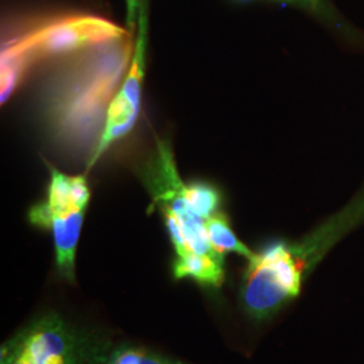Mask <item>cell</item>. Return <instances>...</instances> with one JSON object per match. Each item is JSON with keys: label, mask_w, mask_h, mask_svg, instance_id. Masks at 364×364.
Segmentation results:
<instances>
[{"label": "cell", "mask_w": 364, "mask_h": 364, "mask_svg": "<svg viewBox=\"0 0 364 364\" xmlns=\"http://www.w3.org/2000/svg\"><path fill=\"white\" fill-rule=\"evenodd\" d=\"M364 223V188L351 201L297 242H274L247 259L239 299L257 321L272 318L297 299L316 266Z\"/></svg>", "instance_id": "cell-1"}, {"label": "cell", "mask_w": 364, "mask_h": 364, "mask_svg": "<svg viewBox=\"0 0 364 364\" xmlns=\"http://www.w3.org/2000/svg\"><path fill=\"white\" fill-rule=\"evenodd\" d=\"M135 39L109 42L76 55L48 103L53 130L72 146L99 142L105 117L130 69ZM95 150V149H93Z\"/></svg>", "instance_id": "cell-2"}, {"label": "cell", "mask_w": 364, "mask_h": 364, "mask_svg": "<svg viewBox=\"0 0 364 364\" xmlns=\"http://www.w3.org/2000/svg\"><path fill=\"white\" fill-rule=\"evenodd\" d=\"M141 177L169 231L176 252V279L188 278L201 287L219 289L225 278L224 255L209 242V218L191 201L188 183L182 181L169 142H156V151L146 162Z\"/></svg>", "instance_id": "cell-3"}, {"label": "cell", "mask_w": 364, "mask_h": 364, "mask_svg": "<svg viewBox=\"0 0 364 364\" xmlns=\"http://www.w3.org/2000/svg\"><path fill=\"white\" fill-rule=\"evenodd\" d=\"M134 36L109 19L91 14H61L30 23L1 45V105L36 66Z\"/></svg>", "instance_id": "cell-4"}, {"label": "cell", "mask_w": 364, "mask_h": 364, "mask_svg": "<svg viewBox=\"0 0 364 364\" xmlns=\"http://www.w3.org/2000/svg\"><path fill=\"white\" fill-rule=\"evenodd\" d=\"M48 166L50 171L48 195L45 201L28 210V220L52 232L58 274L66 282L73 284L78 240L91 201V189L85 176H70L52 165Z\"/></svg>", "instance_id": "cell-5"}, {"label": "cell", "mask_w": 364, "mask_h": 364, "mask_svg": "<svg viewBox=\"0 0 364 364\" xmlns=\"http://www.w3.org/2000/svg\"><path fill=\"white\" fill-rule=\"evenodd\" d=\"M91 340L57 313H45L7 340L0 364H88Z\"/></svg>", "instance_id": "cell-6"}, {"label": "cell", "mask_w": 364, "mask_h": 364, "mask_svg": "<svg viewBox=\"0 0 364 364\" xmlns=\"http://www.w3.org/2000/svg\"><path fill=\"white\" fill-rule=\"evenodd\" d=\"M136 30L130 69L108 108L102 136L91 156H88L85 166L87 171L95 168L112 144L130 134L139 117L147 49V7L144 3L139 11Z\"/></svg>", "instance_id": "cell-7"}, {"label": "cell", "mask_w": 364, "mask_h": 364, "mask_svg": "<svg viewBox=\"0 0 364 364\" xmlns=\"http://www.w3.org/2000/svg\"><path fill=\"white\" fill-rule=\"evenodd\" d=\"M88 364H183L132 344L90 343Z\"/></svg>", "instance_id": "cell-8"}, {"label": "cell", "mask_w": 364, "mask_h": 364, "mask_svg": "<svg viewBox=\"0 0 364 364\" xmlns=\"http://www.w3.org/2000/svg\"><path fill=\"white\" fill-rule=\"evenodd\" d=\"M207 231L212 247L215 248L219 254L224 255L228 252H235L240 257L250 259L254 255V251L250 248L236 236L228 220L227 215L220 210L215 213L207 221Z\"/></svg>", "instance_id": "cell-9"}, {"label": "cell", "mask_w": 364, "mask_h": 364, "mask_svg": "<svg viewBox=\"0 0 364 364\" xmlns=\"http://www.w3.org/2000/svg\"><path fill=\"white\" fill-rule=\"evenodd\" d=\"M285 1L297 4L299 7L316 14L324 19H328L331 22H336V16L332 14V10L329 4L326 3V0H285Z\"/></svg>", "instance_id": "cell-10"}, {"label": "cell", "mask_w": 364, "mask_h": 364, "mask_svg": "<svg viewBox=\"0 0 364 364\" xmlns=\"http://www.w3.org/2000/svg\"><path fill=\"white\" fill-rule=\"evenodd\" d=\"M142 0H126V10H127V28L132 34H135V26H138L139 19V11L142 7Z\"/></svg>", "instance_id": "cell-11"}]
</instances>
